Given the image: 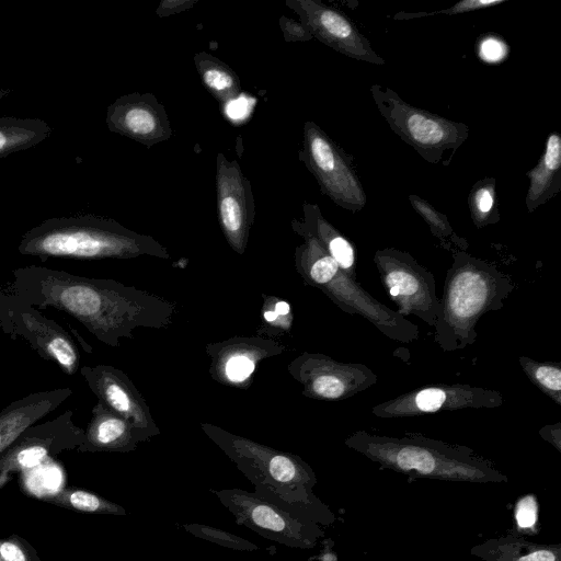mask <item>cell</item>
I'll return each mask as SVG.
<instances>
[{"mask_svg": "<svg viewBox=\"0 0 561 561\" xmlns=\"http://www.w3.org/2000/svg\"><path fill=\"white\" fill-rule=\"evenodd\" d=\"M11 291L35 308H55L111 347L138 328L165 329L176 305L111 278H90L38 265L11 271Z\"/></svg>", "mask_w": 561, "mask_h": 561, "instance_id": "1", "label": "cell"}, {"mask_svg": "<svg viewBox=\"0 0 561 561\" xmlns=\"http://www.w3.org/2000/svg\"><path fill=\"white\" fill-rule=\"evenodd\" d=\"M199 425L253 484V492L321 526L334 522L333 513L314 495L316 473L301 457L228 432L218 425Z\"/></svg>", "mask_w": 561, "mask_h": 561, "instance_id": "2", "label": "cell"}, {"mask_svg": "<svg viewBox=\"0 0 561 561\" xmlns=\"http://www.w3.org/2000/svg\"><path fill=\"white\" fill-rule=\"evenodd\" d=\"M22 255L76 260H168L167 248L150 236L137 233L117 221L95 215L54 217L27 230L18 245Z\"/></svg>", "mask_w": 561, "mask_h": 561, "instance_id": "3", "label": "cell"}, {"mask_svg": "<svg viewBox=\"0 0 561 561\" xmlns=\"http://www.w3.org/2000/svg\"><path fill=\"white\" fill-rule=\"evenodd\" d=\"M345 445L378 463L407 474L456 482H507L508 478L492 462L466 446L409 434L402 437L358 431Z\"/></svg>", "mask_w": 561, "mask_h": 561, "instance_id": "4", "label": "cell"}, {"mask_svg": "<svg viewBox=\"0 0 561 561\" xmlns=\"http://www.w3.org/2000/svg\"><path fill=\"white\" fill-rule=\"evenodd\" d=\"M514 288L495 266L457 252L446 273L435 341L445 352L463 350L477 340L483 314L502 308Z\"/></svg>", "mask_w": 561, "mask_h": 561, "instance_id": "5", "label": "cell"}, {"mask_svg": "<svg viewBox=\"0 0 561 561\" xmlns=\"http://www.w3.org/2000/svg\"><path fill=\"white\" fill-rule=\"evenodd\" d=\"M291 226L304 238V243L295 250L294 263L307 285L320 289L343 311L360 314L390 339L411 342L419 337L414 323L374 299L311 233L294 221Z\"/></svg>", "mask_w": 561, "mask_h": 561, "instance_id": "6", "label": "cell"}, {"mask_svg": "<svg viewBox=\"0 0 561 561\" xmlns=\"http://www.w3.org/2000/svg\"><path fill=\"white\" fill-rule=\"evenodd\" d=\"M377 108L391 129L425 160L438 163L447 151L455 152L468 138V127L414 107L389 88H370Z\"/></svg>", "mask_w": 561, "mask_h": 561, "instance_id": "7", "label": "cell"}, {"mask_svg": "<svg viewBox=\"0 0 561 561\" xmlns=\"http://www.w3.org/2000/svg\"><path fill=\"white\" fill-rule=\"evenodd\" d=\"M210 491L233 515L236 524L265 539L290 548L311 549L324 536L323 526L255 492L238 488Z\"/></svg>", "mask_w": 561, "mask_h": 561, "instance_id": "8", "label": "cell"}, {"mask_svg": "<svg viewBox=\"0 0 561 561\" xmlns=\"http://www.w3.org/2000/svg\"><path fill=\"white\" fill-rule=\"evenodd\" d=\"M0 329L11 339L26 341L42 358L57 364L65 374L78 370L80 353L72 336L11 290L0 289Z\"/></svg>", "mask_w": 561, "mask_h": 561, "instance_id": "9", "label": "cell"}, {"mask_svg": "<svg viewBox=\"0 0 561 561\" xmlns=\"http://www.w3.org/2000/svg\"><path fill=\"white\" fill-rule=\"evenodd\" d=\"M374 262L385 289L398 307L397 313L414 314L435 327L440 299L433 274L409 253L397 249L378 250Z\"/></svg>", "mask_w": 561, "mask_h": 561, "instance_id": "10", "label": "cell"}, {"mask_svg": "<svg viewBox=\"0 0 561 561\" xmlns=\"http://www.w3.org/2000/svg\"><path fill=\"white\" fill-rule=\"evenodd\" d=\"M84 439V430L73 422V410L25 428L0 455V489L18 472L32 469L58 454L77 449Z\"/></svg>", "mask_w": 561, "mask_h": 561, "instance_id": "11", "label": "cell"}, {"mask_svg": "<svg viewBox=\"0 0 561 561\" xmlns=\"http://www.w3.org/2000/svg\"><path fill=\"white\" fill-rule=\"evenodd\" d=\"M301 160L317 179L321 191L341 207L358 211L366 195L343 151L314 123L304 126Z\"/></svg>", "mask_w": 561, "mask_h": 561, "instance_id": "12", "label": "cell"}, {"mask_svg": "<svg viewBox=\"0 0 561 561\" xmlns=\"http://www.w3.org/2000/svg\"><path fill=\"white\" fill-rule=\"evenodd\" d=\"M287 370L301 386L302 394L317 400L348 399L377 382V375L367 366L341 363L320 353L299 354Z\"/></svg>", "mask_w": 561, "mask_h": 561, "instance_id": "13", "label": "cell"}, {"mask_svg": "<svg viewBox=\"0 0 561 561\" xmlns=\"http://www.w3.org/2000/svg\"><path fill=\"white\" fill-rule=\"evenodd\" d=\"M504 399L493 389L469 385H432L405 392L371 409L378 417L417 416L424 413L460 409L497 408Z\"/></svg>", "mask_w": 561, "mask_h": 561, "instance_id": "14", "label": "cell"}, {"mask_svg": "<svg viewBox=\"0 0 561 561\" xmlns=\"http://www.w3.org/2000/svg\"><path fill=\"white\" fill-rule=\"evenodd\" d=\"M80 374L98 401L125 419L140 443L160 434L146 399L123 370L106 364L82 366Z\"/></svg>", "mask_w": 561, "mask_h": 561, "instance_id": "15", "label": "cell"}, {"mask_svg": "<svg viewBox=\"0 0 561 561\" xmlns=\"http://www.w3.org/2000/svg\"><path fill=\"white\" fill-rule=\"evenodd\" d=\"M216 191L224 237L233 251L243 254L255 214L253 194L238 162L222 153L216 158Z\"/></svg>", "mask_w": 561, "mask_h": 561, "instance_id": "16", "label": "cell"}, {"mask_svg": "<svg viewBox=\"0 0 561 561\" xmlns=\"http://www.w3.org/2000/svg\"><path fill=\"white\" fill-rule=\"evenodd\" d=\"M286 350L287 346L277 340L260 335L232 336L205 345L210 358V377L220 385L237 389H248L260 363Z\"/></svg>", "mask_w": 561, "mask_h": 561, "instance_id": "17", "label": "cell"}, {"mask_svg": "<svg viewBox=\"0 0 561 561\" xmlns=\"http://www.w3.org/2000/svg\"><path fill=\"white\" fill-rule=\"evenodd\" d=\"M307 31L334 50L356 60L385 65L370 43L340 11L316 0H287Z\"/></svg>", "mask_w": 561, "mask_h": 561, "instance_id": "18", "label": "cell"}, {"mask_svg": "<svg viewBox=\"0 0 561 561\" xmlns=\"http://www.w3.org/2000/svg\"><path fill=\"white\" fill-rule=\"evenodd\" d=\"M105 122L111 131L147 147L165 141L172 135L165 110L152 94L119 96L107 107Z\"/></svg>", "mask_w": 561, "mask_h": 561, "instance_id": "19", "label": "cell"}, {"mask_svg": "<svg viewBox=\"0 0 561 561\" xmlns=\"http://www.w3.org/2000/svg\"><path fill=\"white\" fill-rule=\"evenodd\" d=\"M72 394L69 387L33 392L0 411V455L28 426L55 411Z\"/></svg>", "mask_w": 561, "mask_h": 561, "instance_id": "20", "label": "cell"}, {"mask_svg": "<svg viewBox=\"0 0 561 561\" xmlns=\"http://www.w3.org/2000/svg\"><path fill=\"white\" fill-rule=\"evenodd\" d=\"M140 439L134 427L100 401L92 408L80 453H130Z\"/></svg>", "mask_w": 561, "mask_h": 561, "instance_id": "21", "label": "cell"}, {"mask_svg": "<svg viewBox=\"0 0 561 561\" xmlns=\"http://www.w3.org/2000/svg\"><path fill=\"white\" fill-rule=\"evenodd\" d=\"M471 553L484 561H561L559 543L529 542L508 534L474 546Z\"/></svg>", "mask_w": 561, "mask_h": 561, "instance_id": "22", "label": "cell"}, {"mask_svg": "<svg viewBox=\"0 0 561 561\" xmlns=\"http://www.w3.org/2000/svg\"><path fill=\"white\" fill-rule=\"evenodd\" d=\"M527 175L529 178V187L526 195V206L529 211H533L560 190L561 137L559 134L551 133L549 135L545 153Z\"/></svg>", "mask_w": 561, "mask_h": 561, "instance_id": "23", "label": "cell"}, {"mask_svg": "<svg viewBox=\"0 0 561 561\" xmlns=\"http://www.w3.org/2000/svg\"><path fill=\"white\" fill-rule=\"evenodd\" d=\"M293 221L311 233L337 265L355 277V253L352 243L321 215L317 205L305 204L304 220Z\"/></svg>", "mask_w": 561, "mask_h": 561, "instance_id": "24", "label": "cell"}, {"mask_svg": "<svg viewBox=\"0 0 561 561\" xmlns=\"http://www.w3.org/2000/svg\"><path fill=\"white\" fill-rule=\"evenodd\" d=\"M51 133V127L39 118L0 117V158L34 147Z\"/></svg>", "mask_w": 561, "mask_h": 561, "instance_id": "25", "label": "cell"}, {"mask_svg": "<svg viewBox=\"0 0 561 561\" xmlns=\"http://www.w3.org/2000/svg\"><path fill=\"white\" fill-rule=\"evenodd\" d=\"M194 62L206 89L222 105L240 93V80L234 71L218 58L202 51Z\"/></svg>", "mask_w": 561, "mask_h": 561, "instance_id": "26", "label": "cell"}, {"mask_svg": "<svg viewBox=\"0 0 561 561\" xmlns=\"http://www.w3.org/2000/svg\"><path fill=\"white\" fill-rule=\"evenodd\" d=\"M41 501L80 513L116 516L127 515V511L123 506L96 493L73 486L44 495L41 497Z\"/></svg>", "mask_w": 561, "mask_h": 561, "instance_id": "27", "label": "cell"}, {"mask_svg": "<svg viewBox=\"0 0 561 561\" xmlns=\"http://www.w3.org/2000/svg\"><path fill=\"white\" fill-rule=\"evenodd\" d=\"M260 309L261 324L256 329V335L274 339L287 334L293 329L294 314L287 300L276 296L262 294Z\"/></svg>", "mask_w": 561, "mask_h": 561, "instance_id": "28", "label": "cell"}, {"mask_svg": "<svg viewBox=\"0 0 561 561\" xmlns=\"http://www.w3.org/2000/svg\"><path fill=\"white\" fill-rule=\"evenodd\" d=\"M519 364L529 379L546 392L557 404H561V368L559 364H542L528 357H519Z\"/></svg>", "mask_w": 561, "mask_h": 561, "instance_id": "29", "label": "cell"}, {"mask_svg": "<svg viewBox=\"0 0 561 561\" xmlns=\"http://www.w3.org/2000/svg\"><path fill=\"white\" fill-rule=\"evenodd\" d=\"M183 528L197 538L210 541L225 548L240 551L259 550V547L255 543L218 527L203 524H185L183 525Z\"/></svg>", "mask_w": 561, "mask_h": 561, "instance_id": "30", "label": "cell"}, {"mask_svg": "<svg viewBox=\"0 0 561 561\" xmlns=\"http://www.w3.org/2000/svg\"><path fill=\"white\" fill-rule=\"evenodd\" d=\"M469 206L474 224L479 227L491 224L495 211V192L493 184H477L471 191Z\"/></svg>", "mask_w": 561, "mask_h": 561, "instance_id": "31", "label": "cell"}, {"mask_svg": "<svg viewBox=\"0 0 561 561\" xmlns=\"http://www.w3.org/2000/svg\"><path fill=\"white\" fill-rule=\"evenodd\" d=\"M0 561H42L34 547L13 534L0 537Z\"/></svg>", "mask_w": 561, "mask_h": 561, "instance_id": "32", "label": "cell"}, {"mask_svg": "<svg viewBox=\"0 0 561 561\" xmlns=\"http://www.w3.org/2000/svg\"><path fill=\"white\" fill-rule=\"evenodd\" d=\"M409 198L414 209L423 217L436 237L444 238L453 233L447 218L432 205L415 195H410Z\"/></svg>", "mask_w": 561, "mask_h": 561, "instance_id": "33", "label": "cell"}, {"mask_svg": "<svg viewBox=\"0 0 561 561\" xmlns=\"http://www.w3.org/2000/svg\"><path fill=\"white\" fill-rule=\"evenodd\" d=\"M515 522L519 531H535L538 522V504L536 496L528 494L519 499L515 505Z\"/></svg>", "mask_w": 561, "mask_h": 561, "instance_id": "34", "label": "cell"}, {"mask_svg": "<svg viewBox=\"0 0 561 561\" xmlns=\"http://www.w3.org/2000/svg\"><path fill=\"white\" fill-rule=\"evenodd\" d=\"M506 46L495 37H485L479 47L481 59L486 62H497L506 55Z\"/></svg>", "mask_w": 561, "mask_h": 561, "instance_id": "35", "label": "cell"}, {"mask_svg": "<svg viewBox=\"0 0 561 561\" xmlns=\"http://www.w3.org/2000/svg\"><path fill=\"white\" fill-rule=\"evenodd\" d=\"M506 0H461L454 4L453 7L439 10L435 13L437 14H459V13H467L470 11H476L480 9H485L490 7L500 5L501 3L505 2ZM433 13V14H435Z\"/></svg>", "mask_w": 561, "mask_h": 561, "instance_id": "36", "label": "cell"}, {"mask_svg": "<svg viewBox=\"0 0 561 561\" xmlns=\"http://www.w3.org/2000/svg\"><path fill=\"white\" fill-rule=\"evenodd\" d=\"M279 25L287 42L309 41L312 38V35L300 22L282 16Z\"/></svg>", "mask_w": 561, "mask_h": 561, "instance_id": "37", "label": "cell"}, {"mask_svg": "<svg viewBox=\"0 0 561 561\" xmlns=\"http://www.w3.org/2000/svg\"><path fill=\"white\" fill-rule=\"evenodd\" d=\"M224 105L226 115L233 121H240L250 113V98L238 95Z\"/></svg>", "mask_w": 561, "mask_h": 561, "instance_id": "38", "label": "cell"}, {"mask_svg": "<svg viewBox=\"0 0 561 561\" xmlns=\"http://www.w3.org/2000/svg\"><path fill=\"white\" fill-rule=\"evenodd\" d=\"M193 2L190 1H175L168 0L160 3L157 12L160 15H170L172 13L179 12L181 10L187 9Z\"/></svg>", "mask_w": 561, "mask_h": 561, "instance_id": "39", "label": "cell"}, {"mask_svg": "<svg viewBox=\"0 0 561 561\" xmlns=\"http://www.w3.org/2000/svg\"><path fill=\"white\" fill-rule=\"evenodd\" d=\"M322 549L318 556L309 558V560H318V561H337L336 553L333 551L332 547L334 545L333 540L327 538L321 541Z\"/></svg>", "mask_w": 561, "mask_h": 561, "instance_id": "40", "label": "cell"}, {"mask_svg": "<svg viewBox=\"0 0 561 561\" xmlns=\"http://www.w3.org/2000/svg\"><path fill=\"white\" fill-rule=\"evenodd\" d=\"M11 93L10 89L0 88V100Z\"/></svg>", "mask_w": 561, "mask_h": 561, "instance_id": "41", "label": "cell"}]
</instances>
